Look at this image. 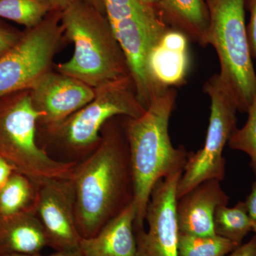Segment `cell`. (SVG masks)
Masks as SVG:
<instances>
[{"mask_svg":"<svg viewBox=\"0 0 256 256\" xmlns=\"http://www.w3.org/2000/svg\"><path fill=\"white\" fill-rule=\"evenodd\" d=\"M124 116L108 121L97 148L74 168L76 224L80 236L92 238L134 202L130 153Z\"/></svg>","mask_w":256,"mask_h":256,"instance_id":"obj_1","label":"cell"},{"mask_svg":"<svg viewBox=\"0 0 256 256\" xmlns=\"http://www.w3.org/2000/svg\"><path fill=\"white\" fill-rule=\"evenodd\" d=\"M176 99V90L170 88L153 98L142 116L124 117L134 180V229L144 228L146 206L156 183L183 172L188 162V152L182 146L175 148L169 134Z\"/></svg>","mask_w":256,"mask_h":256,"instance_id":"obj_2","label":"cell"},{"mask_svg":"<svg viewBox=\"0 0 256 256\" xmlns=\"http://www.w3.org/2000/svg\"><path fill=\"white\" fill-rule=\"evenodd\" d=\"M65 38L74 46L72 58L57 65L60 74L97 88L130 76L127 60L106 14L77 0L62 11Z\"/></svg>","mask_w":256,"mask_h":256,"instance_id":"obj_3","label":"cell"},{"mask_svg":"<svg viewBox=\"0 0 256 256\" xmlns=\"http://www.w3.org/2000/svg\"><path fill=\"white\" fill-rule=\"evenodd\" d=\"M42 116L34 107L28 89L1 96L0 158L38 184L70 180L77 163L56 159L38 144L37 128Z\"/></svg>","mask_w":256,"mask_h":256,"instance_id":"obj_4","label":"cell"},{"mask_svg":"<svg viewBox=\"0 0 256 256\" xmlns=\"http://www.w3.org/2000/svg\"><path fill=\"white\" fill-rule=\"evenodd\" d=\"M146 109L130 76L95 88L90 102L56 127L44 132L48 144L64 154V161L78 163L97 148L101 130L108 121L117 116L136 118Z\"/></svg>","mask_w":256,"mask_h":256,"instance_id":"obj_5","label":"cell"},{"mask_svg":"<svg viewBox=\"0 0 256 256\" xmlns=\"http://www.w3.org/2000/svg\"><path fill=\"white\" fill-rule=\"evenodd\" d=\"M208 16V45L220 64V80L236 106L247 112L256 96V74L246 24V0H205Z\"/></svg>","mask_w":256,"mask_h":256,"instance_id":"obj_6","label":"cell"},{"mask_svg":"<svg viewBox=\"0 0 256 256\" xmlns=\"http://www.w3.org/2000/svg\"><path fill=\"white\" fill-rule=\"evenodd\" d=\"M106 14L127 60L138 98L146 108L162 94L148 70L152 50L168 28L154 10L139 0H104Z\"/></svg>","mask_w":256,"mask_h":256,"instance_id":"obj_7","label":"cell"},{"mask_svg":"<svg viewBox=\"0 0 256 256\" xmlns=\"http://www.w3.org/2000/svg\"><path fill=\"white\" fill-rule=\"evenodd\" d=\"M204 90L210 101L206 140L202 149L195 153H188V162L176 188L178 200L204 182L224 180L226 173L224 148L238 128V109L218 74L205 82Z\"/></svg>","mask_w":256,"mask_h":256,"instance_id":"obj_8","label":"cell"},{"mask_svg":"<svg viewBox=\"0 0 256 256\" xmlns=\"http://www.w3.org/2000/svg\"><path fill=\"white\" fill-rule=\"evenodd\" d=\"M62 14V11L55 10L38 26L25 28L18 43L0 57V97L30 89L52 70L65 38Z\"/></svg>","mask_w":256,"mask_h":256,"instance_id":"obj_9","label":"cell"},{"mask_svg":"<svg viewBox=\"0 0 256 256\" xmlns=\"http://www.w3.org/2000/svg\"><path fill=\"white\" fill-rule=\"evenodd\" d=\"M182 173L178 172L161 178L153 188L146 210L148 230L134 229V256H178L176 188Z\"/></svg>","mask_w":256,"mask_h":256,"instance_id":"obj_10","label":"cell"},{"mask_svg":"<svg viewBox=\"0 0 256 256\" xmlns=\"http://www.w3.org/2000/svg\"><path fill=\"white\" fill-rule=\"evenodd\" d=\"M36 212L48 247L56 252L79 250L82 237L76 224L70 180H50L38 184Z\"/></svg>","mask_w":256,"mask_h":256,"instance_id":"obj_11","label":"cell"},{"mask_svg":"<svg viewBox=\"0 0 256 256\" xmlns=\"http://www.w3.org/2000/svg\"><path fill=\"white\" fill-rule=\"evenodd\" d=\"M34 107L43 116L44 131L56 127L94 99L95 89L77 79L50 70L30 89Z\"/></svg>","mask_w":256,"mask_h":256,"instance_id":"obj_12","label":"cell"},{"mask_svg":"<svg viewBox=\"0 0 256 256\" xmlns=\"http://www.w3.org/2000/svg\"><path fill=\"white\" fill-rule=\"evenodd\" d=\"M229 196L220 182L207 180L178 200L176 216L180 233L190 235H215L214 218L218 206L228 205Z\"/></svg>","mask_w":256,"mask_h":256,"instance_id":"obj_13","label":"cell"},{"mask_svg":"<svg viewBox=\"0 0 256 256\" xmlns=\"http://www.w3.org/2000/svg\"><path fill=\"white\" fill-rule=\"evenodd\" d=\"M188 42L182 32L169 28L152 50L148 70L160 90L178 86L184 82L190 66Z\"/></svg>","mask_w":256,"mask_h":256,"instance_id":"obj_14","label":"cell"},{"mask_svg":"<svg viewBox=\"0 0 256 256\" xmlns=\"http://www.w3.org/2000/svg\"><path fill=\"white\" fill-rule=\"evenodd\" d=\"M136 204L133 202L94 236L82 238L79 252L82 256H136Z\"/></svg>","mask_w":256,"mask_h":256,"instance_id":"obj_15","label":"cell"},{"mask_svg":"<svg viewBox=\"0 0 256 256\" xmlns=\"http://www.w3.org/2000/svg\"><path fill=\"white\" fill-rule=\"evenodd\" d=\"M46 247L44 230L34 212L0 216V256L40 254Z\"/></svg>","mask_w":256,"mask_h":256,"instance_id":"obj_16","label":"cell"},{"mask_svg":"<svg viewBox=\"0 0 256 256\" xmlns=\"http://www.w3.org/2000/svg\"><path fill=\"white\" fill-rule=\"evenodd\" d=\"M156 12L168 28L182 32L188 41L208 45L210 16L205 0H159Z\"/></svg>","mask_w":256,"mask_h":256,"instance_id":"obj_17","label":"cell"},{"mask_svg":"<svg viewBox=\"0 0 256 256\" xmlns=\"http://www.w3.org/2000/svg\"><path fill=\"white\" fill-rule=\"evenodd\" d=\"M38 184L26 175L14 172L0 190V216L36 212Z\"/></svg>","mask_w":256,"mask_h":256,"instance_id":"obj_18","label":"cell"},{"mask_svg":"<svg viewBox=\"0 0 256 256\" xmlns=\"http://www.w3.org/2000/svg\"><path fill=\"white\" fill-rule=\"evenodd\" d=\"M57 10L53 0H0V18L32 28Z\"/></svg>","mask_w":256,"mask_h":256,"instance_id":"obj_19","label":"cell"},{"mask_svg":"<svg viewBox=\"0 0 256 256\" xmlns=\"http://www.w3.org/2000/svg\"><path fill=\"white\" fill-rule=\"evenodd\" d=\"M252 220L244 202H238L235 206H220L216 210L214 225L216 235L242 245L246 236L252 232Z\"/></svg>","mask_w":256,"mask_h":256,"instance_id":"obj_20","label":"cell"},{"mask_svg":"<svg viewBox=\"0 0 256 256\" xmlns=\"http://www.w3.org/2000/svg\"><path fill=\"white\" fill-rule=\"evenodd\" d=\"M238 246L216 234L200 236L180 232L178 256H226Z\"/></svg>","mask_w":256,"mask_h":256,"instance_id":"obj_21","label":"cell"},{"mask_svg":"<svg viewBox=\"0 0 256 256\" xmlns=\"http://www.w3.org/2000/svg\"><path fill=\"white\" fill-rule=\"evenodd\" d=\"M248 119L242 128H237L229 139L228 146L234 150L246 153L256 178V96L247 111Z\"/></svg>","mask_w":256,"mask_h":256,"instance_id":"obj_22","label":"cell"},{"mask_svg":"<svg viewBox=\"0 0 256 256\" xmlns=\"http://www.w3.org/2000/svg\"><path fill=\"white\" fill-rule=\"evenodd\" d=\"M23 34L24 31H20L0 18V57L18 44Z\"/></svg>","mask_w":256,"mask_h":256,"instance_id":"obj_23","label":"cell"},{"mask_svg":"<svg viewBox=\"0 0 256 256\" xmlns=\"http://www.w3.org/2000/svg\"><path fill=\"white\" fill-rule=\"evenodd\" d=\"M250 18L247 25V34L249 46L252 58L256 60V0H246Z\"/></svg>","mask_w":256,"mask_h":256,"instance_id":"obj_24","label":"cell"},{"mask_svg":"<svg viewBox=\"0 0 256 256\" xmlns=\"http://www.w3.org/2000/svg\"><path fill=\"white\" fill-rule=\"evenodd\" d=\"M226 256H256V234L248 242L242 244Z\"/></svg>","mask_w":256,"mask_h":256,"instance_id":"obj_25","label":"cell"},{"mask_svg":"<svg viewBox=\"0 0 256 256\" xmlns=\"http://www.w3.org/2000/svg\"><path fill=\"white\" fill-rule=\"evenodd\" d=\"M14 172L16 171L12 165L0 158V190L6 184Z\"/></svg>","mask_w":256,"mask_h":256,"instance_id":"obj_26","label":"cell"},{"mask_svg":"<svg viewBox=\"0 0 256 256\" xmlns=\"http://www.w3.org/2000/svg\"><path fill=\"white\" fill-rule=\"evenodd\" d=\"M246 206L248 212V214L250 216L252 220L254 222H256V181L252 184V190L250 193L248 195L246 200L244 202Z\"/></svg>","mask_w":256,"mask_h":256,"instance_id":"obj_27","label":"cell"},{"mask_svg":"<svg viewBox=\"0 0 256 256\" xmlns=\"http://www.w3.org/2000/svg\"><path fill=\"white\" fill-rule=\"evenodd\" d=\"M4 256H82L79 250L76 252H56L54 254H50L48 256H43L40 254H12V255H8Z\"/></svg>","mask_w":256,"mask_h":256,"instance_id":"obj_28","label":"cell"},{"mask_svg":"<svg viewBox=\"0 0 256 256\" xmlns=\"http://www.w3.org/2000/svg\"><path fill=\"white\" fill-rule=\"evenodd\" d=\"M82 1L86 2L87 4H90V6H94V8H96V10L106 14L104 0H82Z\"/></svg>","mask_w":256,"mask_h":256,"instance_id":"obj_29","label":"cell"},{"mask_svg":"<svg viewBox=\"0 0 256 256\" xmlns=\"http://www.w3.org/2000/svg\"><path fill=\"white\" fill-rule=\"evenodd\" d=\"M53 1L56 6L57 10L63 11L67 6L72 4L74 2L77 1V0H53Z\"/></svg>","mask_w":256,"mask_h":256,"instance_id":"obj_30","label":"cell"},{"mask_svg":"<svg viewBox=\"0 0 256 256\" xmlns=\"http://www.w3.org/2000/svg\"><path fill=\"white\" fill-rule=\"evenodd\" d=\"M139 1L144 6H148V8H150V9L156 12V6H158L159 0H139Z\"/></svg>","mask_w":256,"mask_h":256,"instance_id":"obj_31","label":"cell"},{"mask_svg":"<svg viewBox=\"0 0 256 256\" xmlns=\"http://www.w3.org/2000/svg\"><path fill=\"white\" fill-rule=\"evenodd\" d=\"M252 232H254V234L256 235V222L252 224Z\"/></svg>","mask_w":256,"mask_h":256,"instance_id":"obj_32","label":"cell"}]
</instances>
